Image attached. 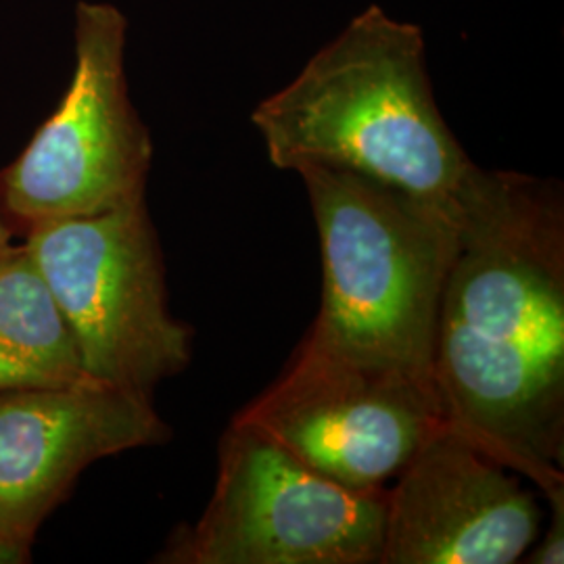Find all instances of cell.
<instances>
[{
	"label": "cell",
	"instance_id": "cell-1",
	"mask_svg": "<svg viewBox=\"0 0 564 564\" xmlns=\"http://www.w3.org/2000/svg\"><path fill=\"white\" fill-rule=\"evenodd\" d=\"M433 384L447 429L564 498V202L554 181L487 170L460 212Z\"/></svg>",
	"mask_w": 564,
	"mask_h": 564
},
{
	"label": "cell",
	"instance_id": "cell-2",
	"mask_svg": "<svg viewBox=\"0 0 564 564\" xmlns=\"http://www.w3.org/2000/svg\"><path fill=\"white\" fill-rule=\"evenodd\" d=\"M251 121L279 170L337 167L456 214L485 176L435 102L423 30L377 4L263 99Z\"/></svg>",
	"mask_w": 564,
	"mask_h": 564
},
{
	"label": "cell",
	"instance_id": "cell-3",
	"mask_svg": "<svg viewBox=\"0 0 564 564\" xmlns=\"http://www.w3.org/2000/svg\"><path fill=\"white\" fill-rule=\"evenodd\" d=\"M297 174L323 253L321 310L305 341L433 379L460 214L337 167Z\"/></svg>",
	"mask_w": 564,
	"mask_h": 564
},
{
	"label": "cell",
	"instance_id": "cell-4",
	"mask_svg": "<svg viewBox=\"0 0 564 564\" xmlns=\"http://www.w3.org/2000/svg\"><path fill=\"white\" fill-rule=\"evenodd\" d=\"M90 379L153 398L193 360V328L170 312L147 202L41 224L23 235Z\"/></svg>",
	"mask_w": 564,
	"mask_h": 564
},
{
	"label": "cell",
	"instance_id": "cell-5",
	"mask_svg": "<svg viewBox=\"0 0 564 564\" xmlns=\"http://www.w3.org/2000/svg\"><path fill=\"white\" fill-rule=\"evenodd\" d=\"M384 489L337 484L251 424L232 421L199 521L181 524L155 563L379 564Z\"/></svg>",
	"mask_w": 564,
	"mask_h": 564
},
{
	"label": "cell",
	"instance_id": "cell-6",
	"mask_svg": "<svg viewBox=\"0 0 564 564\" xmlns=\"http://www.w3.org/2000/svg\"><path fill=\"white\" fill-rule=\"evenodd\" d=\"M126 28L109 2L78 4L69 88L0 172V207L15 232L144 199L153 141L128 95Z\"/></svg>",
	"mask_w": 564,
	"mask_h": 564
},
{
	"label": "cell",
	"instance_id": "cell-7",
	"mask_svg": "<svg viewBox=\"0 0 564 564\" xmlns=\"http://www.w3.org/2000/svg\"><path fill=\"white\" fill-rule=\"evenodd\" d=\"M237 421L260 429L324 477L362 491L384 489L447 429L433 379L305 339Z\"/></svg>",
	"mask_w": 564,
	"mask_h": 564
},
{
	"label": "cell",
	"instance_id": "cell-8",
	"mask_svg": "<svg viewBox=\"0 0 564 564\" xmlns=\"http://www.w3.org/2000/svg\"><path fill=\"white\" fill-rule=\"evenodd\" d=\"M542 523L517 473L444 429L387 485L379 564H512Z\"/></svg>",
	"mask_w": 564,
	"mask_h": 564
},
{
	"label": "cell",
	"instance_id": "cell-9",
	"mask_svg": "<svg viewBox=\"0 0 564 564\" xmlns=\"http://www.w3.org/2000/svg\"><path fill=\"white\" fill-rule=\"evenodd\" d=\"M153 398L95 379L0 393V533L34 544L90 464L170 442Z\"/></svg>",
	"mask_w": 564,
	"mask_h": 564
},
{
	"label": "cell",
	"instance_id": "cell-10",
	"mask_svg": "<svg viewBox=\"0 0 564 564\" xmlns=\"http://www.w3.org/2000/svg\"><path fill=\"white\" fill-rule=\"evenodd\" d=\"M88 379L59 303L20 245L0 262V393Z\"/></svg>",
	"mask_w": 564,
	"mask_h": 564
},
{
	"label": "cell",
	"instance_id": "cell-11",
	"mask_svg": "<svg viewBox=\"0 0 564 564\" xmlns=\"http://www.w3.org/2000/svg\"><path fill=\"white\" fill-rule=\"evenodd\" d=\"M552 521L524 554V563L561 564L564 561V498L552 500Z\"/></svg>",
	"mask_w": 564,
	"mask_h": 564
},
{
	"label": "cell",
	"instance_id": "cell-12",
	"mask_svg": "<svg viewBox=\"0 0 564 564\" xmlns=\"http://www.w3.org/2000/svg\"><path fill=\"white\" fill-rule=\"evenodd\" d=\"M32 561V544L0 533V564H25Z\"/></svg>",
	"mask_w": 564,
	"mask_h": 564
},
{
	"label": "cell",
	"instance_id": "cell-13",
	"mask_svg": "<svg viewBox=\"0 0 564 564\" xmlns=\"http://www.w3.org/2000/svg\"><path fill=\"white\" fill-rule=\"evenodd\" d=\"M13 239H15V230H13V226L7 220V216L0 207V262L7 260L20 247V245L13 242Z\"/></svg>",
	"mask_w": 564,
	"mask_h": 564
}]
</instances>
